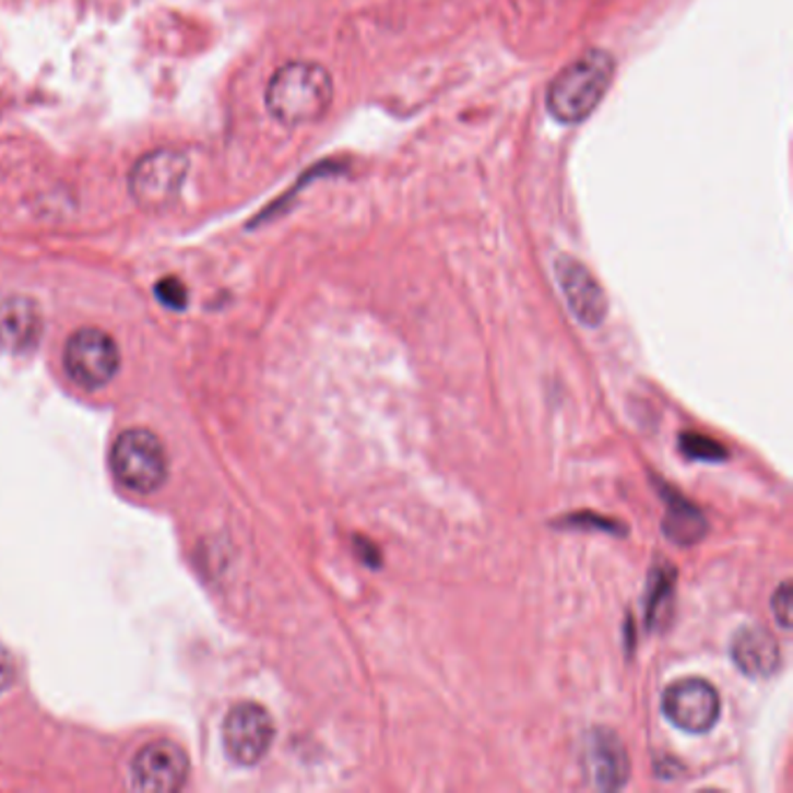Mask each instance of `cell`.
Wrapping results in <instances>:
<instances>
[{
  "mask_svg": "<svg viewBox=\"0 0 793 793\" xmlns=\"http://www.w3.org/2000/svg\"><path fill=\"white\" fill-rule=\"evenodd\" d=\"M333 103V78L317 61H288L280 66L265 86L270 117L286 129L319 121Z\"/></svg>",
  "mask_w": 793,
  "mask_h": 793,
  "instance_id": "obj_1",
  "label": "cell"
},
{
  "mask_svg": "<svg viewBox=\"0 0 793 793\" xmlns=\"http://www.w3.org/2000/svg\"><path fill=\"white\" fill-rule=\"evenodd\" d=\"M615 59L605 49H589L568 63L547 88V113L561 123H580L603 103L615 80Z\"/></svg>",
  "mask_w": 793,
  "mask_h": 793,
  "instance_id": "obj_2",
  "label": "cell"
},
{
  "mask_svg": "<svg viewBox=\"0 0 793 793\" xmlns=\"http://www.w3.org/2000/svg\"><path fill=\"white\" fill-rule=\"evenodd\" d=\"M189 154L177 147H158L142 154L129 173V191L144 212H164L177 203L189 177Z\"/></svg>",
  "mask_w": 793,
  "mask_h": 793,
  "instance_id": "obj_3",
  "label": "cell"
},
{
  "mask_svg": "<svg viewBox=\"0 0 793 793\" xmlns=\"http://www.w3.org/2000/svg\"><path fill=\"white\" fill-rule=\"evenodd\" d=\"M113 471L126 489L152 494L168 475V457L152 430H123L113 447Z\"/></svg>",
  "mask_w": 793,
  "mask_h": 793,
  "instance_id": "obj_4",
  "label": "cell"
},
{
  "mask_svg": "<svg viewBox=\"0 0 793 793\" xmlns=\"http://www.w3.org/2000/svg\"><path fill=\"white\" fill-rule=\"evenodd\" d=\"M63 360L72 382L86 389H98L117 375L119 347L113 335L100 329H80L70 335Z\"/></svg>",
  "mask_w": 793,
  "mask_h": 793,
  "instance_id": "obj_5",
  "label": "cell"
},
{
  "mask_svg": "<svg viewBox=\"0 0 793 793\" xmlns=\"http://www.w3.org/2000/svg\"><path fill=\"white\" fill-rule=\"evenodd\" d=\"M661 708L673 726L684 733L700 735L714 729L721 712V700L710 682L687 677L671 684L663 691Z\"/></svg>",
  "mask_w": 793,
  "mask_h": 793,
  "instance_id": "obj_6",
  "label": "cell"
},
{
  "mask_svg": "<svg viewBox=\"0 0 793 793\" xmlns=\"http://www.w3.org/2000/svg\"><path fill=\"white\" fill-rule=\"evenodd\" d=\"M275 741V724L270 712L257 702H238L224 719V747L240 766H255Z\"/></svg>",
  "mask_w": 793,
  "mask_h": 793,
  "instance_id": "obj_7",
  "label": "cell"
},
{
  "mask_svg": "<svg viewBox=\"0 0 793 793\" xmlns=\"http://www.w3.org/2000/svg\"><path fill=\"white\" fill-rule=\"evenodd\" d=\"M558 288L572 317L587 329H599L607 319V296L591 270L575 257H558L554 263Z\"/></svg>",
  "mask_w": 793,
  "mask_h": 793,
  "instance_id": "obj_8",
  "label": "cell"
},
{
  "mask_svg": "<svg viewBox=\"0 0 793 793\" xmlns=\"http://www.w3.org/2000/svg\"><path fill=\"white\" fill-rule=\"evenodd\" d=\"M189 761L182 747L168 741L144 745L133 759L131 782L138 791L170 793L187 782Z\"/></svg>",
  "mask_w": 793,
  "mask_h": 793,
  "instance_id": "obj_9",
  "label": "cell"
},
{
  "mask_svg": "<svg viewBox=\"0 0 793 793\" xmlns=\"http://www.w3.org/2000/svg\"><path fill=\"white\" fill-rule=\"evenodd\" d=\"M735 668L749 679H768L782 663L780 642L764 626H745L731 640Z\"/></svg>",
  "mask_w": 793,
  "mask_h": 793,
  "instance_id": "obj_10",
  "label": "cell"
},
{
  "mask_svg": "<svg viewBox=\"0 0 793 793\" xmlns=\"http://www.w3.org/2000/svg\"><path fill=\"white\" fill-rule=\"evenodd\" d=\"M589 770L593 784L601 791H619L630 778V759L619 735L609 729H596L589 735Z\"/></svg>",
  "mask_w": 793,
  "mask_h": 793,
  "instance_id": "obj_11",
  "label": "cell"
},
{
  "mask_svg": "<svg viewBox=\"0 0 793 793\" xmlns=\"http://www.w3.org/2000/svg\"><path fill=\"white\" fill-rule=\"evenodd\" d=\"M43 335V315L38 303L26 296L0 300V345L10 352H26Z\"/></svg>",
  "mask_w": 793,
  "mask_h": 793,
  "instance_id": "obj_12",
  "label": "cell"
},
{
  "mask_svg": "<svg viewBox=\"0 0 793 793\" xmlns=\"http://www.w3.org/2000/svg\"><path fill=\"white\" fill-rule=\"evenodd\" d=\"M663 531L675 545L689 547V545H696L698 540L706 535L708 521L696 508V505H691L687 498L671 496L668 510H665V519H663Z\"/></svg>",
  "mask_w": 793,
  "mask_h": 793,
  "instance_id": "obj_13",
  "label": "cell"
},
{
  "mask_svg": "<svg viewBox=\"0 0 793 793\" xmlns=\"http://www.w3.org/2000/svg\"><path fill=\"white\" fill-rule=\"evenodd\" d=\"M673 587H675V568L673 566L659 568L652 575V580H649V591H647V603H644L649 624L656 619L659 612L665 607V603H668Z\"/></svg>",
  "mask_w": 793,
  "mask_h": 793,
  "instance_id": "obj_14",
  "label": "cell"
},
{
  "mask_svg": "<svg viewBox=\"0 0 793 793\" xmlns=\"http://www.w3.org/2000/svg\"><path fill=\"white\" fill-rule=\"evenodd\" d=\"M679 449L696 461H724L729 457L724 445L708 436H700V433H684V436H679Z\"/></svg>",
  "mask_w": 793,
  "mask_h": 793,
  "instance_id": "obj_15",
  "label": "cell"
},
{
  "mask_svg": "<svg viewBox=\"0 0 793 793\" xmlns=\"http://www.w3.org/2000/svg\"><path fill=\"white\" fill-rule=\"evenodd\" d=\"M156 298L166 305L170 310H185L187 300H189V292L187 286L179 282L177 277H164L156 284Z\"/></svg>",
  "mask_w": 793,
  "mask_h": 793,
  "instance_id": "obj_16",
  "label": "cell"
},
{
  "mask_svg": "<svg viewBox=\"0 0 793 793\" xmlns=\"http://www.w3.org/2000/svg\"><path fill=\"white\" fill-rule=\"evenodd\" d=\"M793 589H791V582H782L778 589H774L772 593V615L774 619H778V624L782 628H791V615H793Z\"/></svg>",
  "mask_w": 793,
  "mask_h": 793,
  "instance_id": "obj_17",
  "label": "cell"
},
{
  "mask_svg": "<svg viewBox=\"0 0 793 793\" xmlns=\"http://www.w3.org/2000/svg\"><path fill=\"white\" fill-rule=\"evenodd\" d=\"M14 679H16V665L5 649L0 647V691L12 687Z\"/></svg>",
  "mask_w": 793,
  "mask_h": 793,
  "instance_id": "obj_18",
  "label": "cell"
},
{
  "mask_svg": "<svg viewBox=\"0 0 793 793\" xmlns=\"http://www.w3.org/2000/svg\"><path fill=\"white\" fill-rule=\"evenodd\" d=\"M356 549H358V556L364 558L368 566H380V554H372L377 549L368 543V540H356Z\"/></svg>",
  "mask_w": 793,
  "mask_h": 793,
  "instance_id": "obj_19",
  "label": "cell"
}]
</instances>
